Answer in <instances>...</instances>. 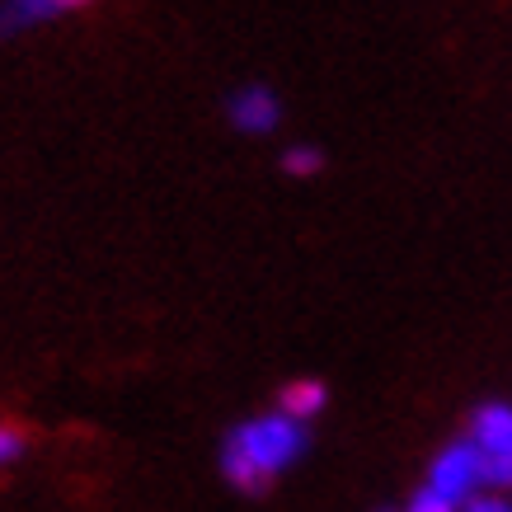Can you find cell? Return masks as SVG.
I'll return each instance as SVG.
<instances>
[{"mask_svg":"<svg viewBox=\"0 0 512 512\" xmlns=\"http://www.w3.org/2000/svg\"><path fill=\"white\" fill-rule=\"evenodd\" d=\"M306 456V428L282 414H268V419L240 423L226 447H221V475L240 489V494H264L268 484L278 480L287 466H296Z\"/></svg>","mask_w":512,"mask_h":512,"instance_id":"6da1fadb","label":"cell"},{"mask_svg":"<svg viewBox=\"0 0 512 512\" xmlns=\"http://www.w3.org/2000/svg\"><path fill=\"white\" fill-rule=\"evenodd\" d=\"M475 484H484V456L475 442H451L447 451H437L433 470H428V494L456 508L475 494Z\"/></svg>","mask_w":512,"mask_h":512,"instance_id":"7a4b0ae2","label":"cell"},{"mask_svg":"<svg viewBox=\"0 0 512 512\" xmlns=\"http://www.w3.org/2000/svg\"><path fill=\"white\" fill-rule=\"evenodd\" d=\"M226 113H231V123L240 127V132H273V127L282 123V104L268 85H245V90H235Z\"/></svg>","mask_w":512,"mask_h":512,"instance_id":"3957f363","label":"cell"},{"mask_svg":"<svg viewBox=\"0 0 512 512\" xmlns=\"http://www.w3.org/2000/svg\"><path fill=\"white\" fill-rule=\"evenodd\" d=\"M470 442L480 447V456H512V404H480L470 419Z\"/></svg>","mask_w":512,"mask_h":512,"instance_id":"277c9868","label":"cell"},{"mask_svg":"<svg viewBox=\"0 0 512 512\" xmlns=\"http://www.w3.org/2000/svg\"><path fill=\"white\" fill-rule=\"evenodd\" d=\"M325 404H329V386H325V381H315V376H296V381H287V386H282L278 414L306 428L315 414H325Z\"/></svg>","mask_w":512,"mask_h":512,"instance_id":"5b68a950","label":"cell"},{"mask_svg":"<svg viewBox=\"0 0 512 512\" xmlns=\"http://www.w3.org/2000/svg\"><path fill=\"white\" fill-rule=\"evenodd\" d=\"M62 10H71V5H57V0H43V5H5V10H0V33H15L47 15H62Z\"/></svg>","mask_w":512,"mask_h":512,"instance_id":"8992f818","label":"cell"},{"mask_svg":"<svg viewBox=\"0 0 512 512\" xmlns=\"http://www.w3.org/2000/svg\"><path fill=\"white\" fill-rule=\"evenodd\" d=\"M282 170L292 174V179H311V174L325 170V151L320 146H287L282 151Z\"/></svg>","mask_w":512,"mask_h":512,"instance_id":"52a82bcc","label":"cell"},{"mask_svg":"<svg viewBox=\"0 0 512 512\" xmlns=\"http://www.w3.org/2000/svg\"><path fill=\"white\" fill-rule=\"evenodd\" d=\"M24 451H29V437L19 433V428H10V423H0V466L19 461Z\"/></svg>","mask_w":512,"mask_h":512,"instance_id":"ba28073f","label":"cell"},{"mask_svg":"<svg viewBox=\"0 0 512 512\" xmlns=\"http://www.w3.org/2000/svg\"><path fill=\"white\" fill-rule=\"evenodd\" d=\"M409 512H456V508H451V503H442L437 494H428V489H423V494L414 498V503H409Z\"/></svg>","mask_w":512,"mask_h":512,"instance_id":"9c48e42d","label":"cell"},{"mask_svg":"<svg viewBox=\"0 0 512 512\" xmlns=\"http://www.w3.org/2000/svg\"><path fill=\"white\" fill-rule=\"evenodd\" d=\"M466 512H512V503H503V498H475V503H466Z\"/></svg>","mask_w":512,"mask_h":512,"instance_id":"30bf717a","label":"cell"}]
</instances>
